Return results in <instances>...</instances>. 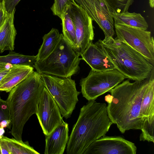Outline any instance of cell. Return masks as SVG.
Here are the masks:
<instances>
[{"mask_svg": "<svg viewBox=\"0 0 154 154\" xmlns=\"http://www.w3.org/2000/svg\"><path fill=\"white\" fill-rule=\"evenodd\" d=\"M36 115L45 136L49 135L64 122L58 106L45 87L41 95Z\"/></svg>", "mask_w": 154, "mask_h": 154, "instance_id": "obj_9", "label": "cell"}, {"mask_svg": "<svg viewBox=\"0 0 154 154\" xmlns=\"http://www.w3.org/2000/svg\"><path fill=\"white\" fill-rule=\"evenodd\" d=\"M141 117L144 120L154 115V70L152 72L149 82L145 91L141 102Z\"/></svg>", "mask_w": 154, "mask_h": 154, "instance_id": "obj_19", "label": "cell"}, {"mask_svg": "<svg viewBox=\"0 0 154 154\" xmlns=\"http://www.w3.org/2000/svg\"><path fill=\"white\" fill-rule=\"evenodd\" d=\"M20 0H0L8 15L15 11V7Z\"/></svg>", "mask_w": 154, "mask_h": 154, "instance_id": "obj_27", "label": "cell"}, {"mask_svg": "<svg viewBox=\"0 0 154 154\" xmlns=\"http://www.w3.org/2000/svg\"><path fill=\"white\" fill-rule=\"evenodd\" d=\"M44 87L41 74L34 71L10 91L6 100L11 117V133L15 139L22 140L24 126L32 116L36 114Z\"/></svg>", "mask_w": 154, "mask_h": 154, "instance_id": "obj_3", "label": "cell"}, {"mask_svg": "<svg viewBox=\"0 0 154 154\" xmlns=\"http://www.w3.org/2000/svg\"><path fill=\"white\" fill-rule=\"evenodd\" d=\"M45 154H63L68 140V124L64 122L45 136Z\"/></svg>", "mask_w": 154, "mask_h": 154, "instance_id": "obj_14", "label": "cell"}, {"mask_svg": "<svg viewBox=\"0 0 154 154\" xmlns=\"http://www.w3.org/2000/svg\"><path fill=\"white\" fill-rule=\"evenodd\" d=\"M12 66V65L9 63H0V83L9 72Z\"/></svg>", "mask_w": 154, "mask_h": 154, "instance_id": "obj_28", "label": "cell"}, {"mask_svg": "<svg viewBox=\"0 0 154 154\" xmlns=\"http://www.w3.org/2000/svg\"><path fill=\"white\" fill-rule=\"evenodd\" d=\"M5 119L11 120V117L6 100L2 99L0 97V124Z\"/></svg>", "mask_w": 154, "mask_h": 154, "instance_id": "obj_26", "label": "cell"}, {"mask_svg": "<svg viewBox=\"0 0 154 154\" xmlns=\"http://www.w3.org/2000/svg\"><path fill=\"white\" fill-rule=\"evenodd\" d=\"M8 16L2 3L0 2V29L4 24Z\"/></svg>", "mask_w": 154, "mask_h": 154, "instance_id": "obj_29", "label": "cell"}, {"mask_svg": "<svg viewBox=\"0 0 154 154\" xmlns=\"http://www.w3.org/2000/svg\"><path fill=\"white\" fill-rule=\"evenodd\" d=\"M15 11L8 15L0 29V52L13 51L17 32L14 25Z\"/></svg>", "mask_w": 154, "mask_h": 154, "instance_id": "obj_16", "label": "cell"}, {"mask_svg": "<svg viewBox=\"0 0 154 154\" xmlns=\"http://www.w3.org/2000/svg\"><path fill=\"white\" fill-rule=\"evenodd\" d=\"M116 38L126 43L154 64V41L150 31L123 25H114Z\"/></svg>", "mask_w": 154, "mask_h": 154, "instance_id": "obj_8", "label": "cell"}, {"mask_svg": "<svg viewBox=\"0 0 154 154\" xmlns=\"http://www.w3.org/2000/svg\"><path fill=\"white\" fill-rule=\"evenodd\" d=\"M96 43L115 68L126 78L141 81L149 77L154 70V65L124 42L110 37Z\"/></svg>", "mask_w": 154, "mask_h": 154, "instance_id": "obj_4", "label": "cell"}, {"mask_svg": "<svg viewBox=\"0 0 154 154\" xmlns=\"http://www.w3.org/2000/svg\"><path fill=\"white\" fill-rule=\"evenodd\" d=\"M112 100V96L111 94H108L105 97V100L107 103H110Z\"/></svg>", "mask_w": 154, "mask_h": 154, "instance_id": "obj_30", "label": "cell"}, {"mask_svg": "<svg viewBox=\"0 0 154 154\" xmlns=\"http://www.w3.org/2000/svg\"><path fill=\"white\" fill-rule=\"evenodd\" d=\"M151 74L141 81L131 82L128 79L109 91L112 100L107 106L108 115L122 134L141 128L144 120L140 115L141 102Z\"/></svg>", "mask_w": 154, "mask_h": 154, "instance_id": "obj_1", "label": "cell"}, {"mask_svg": "<svg viewBox=\"0 0 154 154\" xmlns=\"http://www.w3.org/2000/svg\"><path fill=\"white\" fill-rule=\"evenodd\" d=\"M84 60L91 67L97 71H105L116 69L114 65L96 43L91 42L81 55Z\"/></svg>", "mask_w": 154, "mask_h": 154, "instance_id": "obj_13", "label": "cell"}, {"mask_svg": "<svg viewBox=\"0 0 154 154\" xmlns=\"http://www.w3.org/2000/svg\"><path fill=\"white\" fill-rule=\"evenodd\" d=\"M61 34L54 51L45 59L36 61L34 68L41 74L60 78H71L79 71L81 58Z\"/></svg>", "mask_w": 154, "mask_h": 154, "instance_id": "obj_5", "label": "cell"}, {"mask_svg": "<svg viewBox=\"0 0 154 154\" xmlns=\"http://www.w3.org/2000/svg\"><path fill=\"white\" fill-rule=\"evenodd\" d=\"M135 144L120 136L105 135L92 142L84 154H136Z\"/></svg>", "mask_w": 154, "mask_h": 154, "instance_id": "obj_12", "label": "cell"}, {"mask_svg": "<svg viewBox=\"0 0 154 154\" xmlns=\"http://www.w3.org/2000/svg\"><path fill=\"white\" fill-rule=\"evenodd\" d=\"M126 78L116 69L101 72L91 69L88 75L80 81L81 92L88 100H95Z\"/></svg>", "mask_w": 154, "mask_h": 154, "instance_id": "obj_7", "label": "cell"}, {"mask_svg": "<svg viewBox=\"0 0 154 154\" xmlns=\"http://www.w3.org/2000/svg\"><path fill=\"white\" fill-rule=\"evenodd\" d=\"M154 115L145 118L141 130L140 141L154 143Z\"/></svg>", "mask_w": 154, "mask_h": 154, "instance_id": "obj_23", "label": "cell"}, {"mask_svg": "<svg viewBox=\"0 0 154 154\" xmlns=\"http://www.w3.org/2000/svg\"><path fill=\"white\" fill-rule=\"evenodd\" d=\"M75 2V0H54L51 9L53 14L58 17L62 20L68 9Z\"/></svg>", "mask_w": 154, "mask_h": 154, "instance_id": "obj_24", "label": "cell"}, {"mask_svg": "<svg viewBox=\"0 0 154 154\" xmlns=\"http://www.w3.org/2000/svg\"><path fill=\"white\" fill-rule=\"evenodd\" d=\"M45 87L56 102L63 117H70L79 101L80 92L76 89L75 81L71 78H60L41 74Z\"/></svg>", "mask_w": 154, "mask_h": 154, "instance_id": "obj_6", "label": "cell"}, {"mask_svg": "<svg viewBox=\"0 0 154 154\" xmlns=\"http://www.w3.org/2000/svg\"><path fill=\"white\" fill-rule=\"evenodd\" d=\"M37 60V56L26 55L10 51L7 55L0 56V63H9L11 65H28L34 67Z\"/></svg>", "mask_w": 154, "mask_h": 154, "instance_id": "obj_21", "label": "cell"}, {"mask_svg": "<svg viewBox=\"0 0 154 154\" xmlns=\"http://www.w3.org/2000/svg\"><path fill=\"white\" fill-rule=\"evenodd\" d=\"M149 4L151 7L153 8L154 6V0H149Z\"/></svg>", "mask_w": 154, "mask_h": 154, "instance_id": "obj_32", "label": "cell"}, {"mask_svg": "<svg viewBox=\"0 0 154 154\" xmlns=\"http://www.w3.org/2000/svg\"><path fill=\"white\" fill-rule=\"evenodd\" d=\"M98 24L102 29L105 38L115 34L114 24L110 7L105 0H75Z\"/></svg>", "mask_w": 154, "mask_h": 154, "instance_id": "obj_11", "label": "cell"}, {"mask_svg": "<svg viewBox=\"0 0 154 154\" xmlns=\"http://www.w3.org/2000/svg\"><path fill=\"white\" fill-rule=\"evenodd\" d=\"M5 143L9 154H39L29 144L28 141L3 136L2 138Z\"/></svg>", "mask_w": 154, "mask_h": 154, "instance_id": "obj_20", "label": "cell"}, {"mask_svg": "<svg viewBox=\"0 0 154 154\" xmlns=\"http://www.w3.org/2000/svg\"><path fill=\"white\" fill-rule=\"evenodd\" d=\"M34 67L21 65H12L9 71L0 83V91H10L33 72Z\"/></svg>", "mask_w": 154, "mask_h": 154, "instance_id": "obj_15", "label": "cell"}, {"mask_svg": "<svg viewBox=\"0 0 154 154\" xmlns=\"http://www.w3.org/2000/svg\"><path fill=\"white\" fill-rule=\"evenodd\" d=\"M5 133V131L4 128L0 127V139L2 138Z\"/></svg>", "mask_w": 154, "mask_h": 154, "instance_id": "obj_31", "label": "cell"}, {"mask_svg": "<svg viewBox=\"0 0 154 154\" xmlns=\"http://www.w3.org/2000/svg\"><path fill=\"white\" fill-rule=\"evenodd\" d=\"M60 35L58 30L54 28L44 35L42 43L36 55V61L45 59L54 51L59 42Z\"/></svg>", "mask_w": 154, "mask_h": 154, "instance_id": "obj_18", "label": "cell"}, {"mask_svg": "<svg viewBox=\"0 0 154 154\" xmlns=\"http://www.w3.org/2000/svg\"><path fill=\"white\" fill-rule=\"evenodd\" d=\"M112 16L114 25H123L147 30L148 25L145 18L140 14L124 12L113 13Z\"/></svg>", "mask_w": 154, "mask_h": 154, "instance_id": "obj_17", "label": "cell"}, {"mask_svg": "<svg viewBox=\"0 0 154 154\" xmlns=\"http://www.w3.org/2000/svg\"><path fill=\"white\" fill-rule=\"evenodd\" d=\"M111 8L112 12L120 13L128 11L134 0H105Z\"/></svg>", "mask_w": 154, "mask_h": 154, "instance_id": "obj_25", "label": "cell"}, {"mask_svg": "<svg viewBox=\"0 0 154 154\" xmlns=\"http://www.w3.org/2000/svg\"><path fill=\"white\" fill-rule=\"evenodd\" d=\"M80 109L66 146L67 154H84L94 141L105 136L113 124L107 106L95 100H88Z\"/></svg>", "mask_w": 154, "mask_h": 154, "instance_id": "obj_2", "label": "cell"}, {"mask_svg": "<svg viewBox=\"0 0 154 154\" xmlns=\"http://www.w3.org/2000/svg\"><path fill=\"white\" fill-rule=\"evenodd\" d=\"M62 21L63 36L75 51L77 47L75 28L71 16L69 8Z\"/></svg>", "mask_w": 154, "mask_h": 154, "instance_id": "obj_22", "label": "cell"}, {"mask_svg": "<svg viewBox=\"0 0 154 154\" xmlns=\"http://www.w3.org/2000/svg\"><path fill=\"white\" fill-rule=\"evenodd\" d=\"M75 30L77 47L75 52L81 56L94 38L92 20L86 11L75 2L69 8Z\"/></svg>", "mask_w": 154, "mask_h": 154, "instance_id": "obj_10", "label": "cell"}]
</instances>
